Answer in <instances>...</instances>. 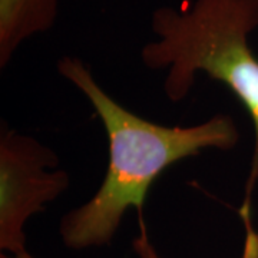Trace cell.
Instances as JSON below:
<instances>
[{"label":"cell","instance_id":"cell-1","mask_svg":"<svg viewBox=\"0 0 258 258\" xmlns=\"http://www.w3.org/2000/svg\"><path fill=\"white\" fill-rule=\"evenodd\" d=\"M57 71L91 102L109 141V165L101 186L60 220L59 234L68 248L111 244L128 210L135 208L142 217L149 188L166 168L205 149L231 151L240 141L230 115L217 113L192 126H165L119 105L79 57L63 56Z\"/></svg>","mask_w":258,"mask_h":258},{"label":"cell","instance_id":"cell-2","mask_svg":"<svg viewBox=\"0 0 258 258\" xmlns=\"http://www.w3.org/2000/svg\"><path fill=\"white\" fill-rule=\"evenodd\" d=\"M157 40L141 50L148 69L166 72L164 92L171 102L189 95L197 74L224 83L249 113L255 144L242 205L251 207L258 181V56L249 36L258 28V0H192L162 6L151 19Z\"/></svg>","mask_w":258,"mask_h":258},{"label":"cell","instance_id":"cell-3","mask_svg":"<svg viewBox=\"0 0 258 258\" xmlns=\"http://www.w3.org/2000/svg\"><path fill=\"white\" fill-rule=\"evenodd\" d=\"M53 149L9 126L0 137V249L2 254L26 252L25 228L69 188L66 171L57 169Z\"/></svg>","mask_w":258,"mask_h":258},{"label":"cell","instance_id":"cell-4","mask_svg":"<svg viewBox=\"0 0 258 258\" xmlns=\"http://www.w3.org/2000/svg\"><path fill=\"white\" fill-rule=\"evenodd\" d=\"M57 0H0V68L30 37L55 25Z\"/></svg>","mask_w":258,"mask_h":258},{"label":"cell","instance_id":"cell-5","mask_svg":"<svg viewBox=\"0 0 258 258\" xmlns=\"http://www.w3.org/2000/svg\"><path fill=\"white\" fill-rule=\"evenodd\" d=\"M240 218L244 227V240H242V249H241L240 258H258V230L252 222V214L251 207H241ZM141 231L139 235L132 242V248L135 251L138 258H162L158 252L155 245L149 240L145 224L142 218H139Z\"/></svg>","mask_w":258,"mask_h":258},{"label":"cell","instance_id":"cell-6","mask_svg":"<svg viewBox=\"0 0 258 258\" xmlns=\"http://www.w3.org/2000/svg\"><path fill=\"white\" fill-rule=\"evenodd\" d=\"M0 258H35L33 255L29 254V251L26 252H22V254H18V255H9V254H0Z\"/></svg>","mask_w":258,"mask_h":258}]
</instances>
